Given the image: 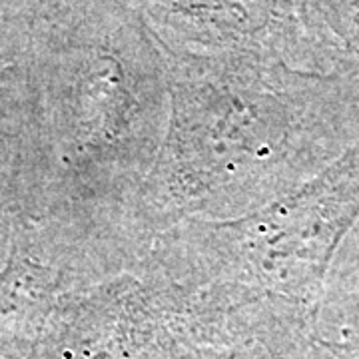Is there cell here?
I'll return each mask as SVG.
<instances>
[{"label":"cell","instance_id":"1","mask_svg":"<svg viewBox=\"0 0 359 359\" xmlns=\"http://www.w3.org/2000/svg\"><path fill=\"white\" fill-rule=\"evenodd\" d=\"M351 276H353V280H358L359 282V240L355 248H353V254H351Z\"/></svg>","mask_w":359,"mask_h":359}]
</instances>
